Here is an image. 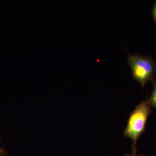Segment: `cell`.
Here are the masks:
<instances>
[{"instance_id":"8992f818","label":"cell","mask_w":156,"mask_h":156,"mask_svg":"<svg viewBox=\"0 0 156 156\" xmlns=\"http://www.w3.org/2000/svg\"><path fill=\"white\" fill-rule=\"evenodd\" d=\"M123 156H146L143 155H136V154H126Z\"/></svg>"},{"instance_id":"277c9868","label":"cell","mask_w":156,"mask_h":156,"mask_svg":"<svg viewBox=\"0 0 156 156\" xmlns=\"http://www.w3.org/2000/svg\"><path fill=\"white\" fill-rule=\"evenodd\" d=\"M1 134H0V140H1ZM8 152L4 150V148H0V156H6Z\"/></svg>"},{"instance_id":"5b68a950","label":"cell","mask_w":156,"mask_h":156,"mask_svg":"<svg viewBox=\"0 0 156 156\" xmlns=\"http://www.w3.org/2000/svg\"><path fill=\"white\" fill-rule=\"evenodd\" d=\"M153 15L154 18L156 22V3L153 9Z\"/></svg>"},{"instance_id":"7a4b0ae2","label":"cell","mask_w":156,"mask_h":156,"mask_svg":"<svg viewBox=\"0 0 156 156\" xmlns=\"http://www.w3.org/2000/svg\"><path fill=\"white\" fill-rule=\"evenodd\" d=\"M128 63L132 70L133 78L139 82L142 88L149 81L154 80L156 65L151 57L129 54Z\"/></svg>"},{"instance_id":"3957f363","label":"cell","mask_w":156,"mask_h":156,"mask_svg":"<svg viewBox=\"0 0 156 156\" xmlns=\"http://www.w3.org/2000/svg\"><path fill=\"white\" fill-rule=\"evenodd\" d=\"M152 83L154 86L153 91L147 101L151 108H156V80H153Z\"/></svg>"},{"instance_id":"6da1fadb","label":"cell","mask_w":156,"mask_h":156,"mask_svg":"<svg viewBox=\"0 0 156 156\" xmlns=\"http://www.w3.org/2000/svg\"><path fill=\"white\" fill-rule=\"evenodd\" d=\"M151 112L147 100H143L129 116L124 135L133 141V154L136 153V142L140 135L145 131L147 121Z\"/></svg>"}]
</instances>
